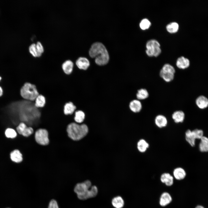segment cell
I'll return each mask as SVG.
<instances>
[{
  "label": "cell",
  "mask_w": 208,
  "mask_h": 208,
  "mask_svg": "<svg viewBox=\"0 0 208 208\" xmlns=\"http://www.w3.org/2000/svg\"><path fill=\"white\" fill-rule=\"evenodd\" d=\"M155 123L156 126L159 128H163L167 125L168 121L167 118L164 115L159 114L155 118Z\"/></svg>",
  "instance_id": "obj_13"
},
{
  "label": "cell",
  "mask_w": 208,
  "mask_h": 208,
  "mask_svg": "<svg viewBox=\"0 0 208 208\" xmlns=\"http://www.w3.org/2000/svg\"><path fill=\"white\" fill-rule=\"evenodd\" d=\"M16 130L18 134L22 136L27 137L34 133L33 128L28 126L24 122H20L16 127Z\"/></svg>",
  "instance_id": "obj_8"
},
{
  "label": "cell",
  "mask_w": 208,
  "mask_h": 208,
  "mask_svg": "<svg viewBox=\"0 0 208 208\" xmlns=\"http://www.w3.org/2000/svg\"><path fill=\"white\" fill-rule=\"evenodd\" d=\"M197 107L201 109H204L208 107V98L203 95L198 96L195 100Z\"/></svg>",
  "instance_id": "obj_9"
},
{
  "label": "cell",
  "mask_w": 208,
  "mask_h": 208,
  "mask_svg": "<svg viewBox=\"0 0 208 208\" xmlns=\"http://www.w3.org/2000/svg\"><path fill=\"white\" fill-rule=\"evenodd\" d=\"M185 117L184 112L181 110H178L174 112L172 117L175 123H179L184 121Z\"/></svg>",
  "instance_id": "obj_17"
},
{
  "label": "cell",
  "mask_w": 208,
  "mask_h": 208,
  "mask_svg": "<svg viewBox=\"0 0 208 208\" xmlns=\"http://www.w3.org/2000/svg\"><path fill=\"white\" fill-rule=\"evenodd\" d=\"M75 65L78 69L85 70L90 66V63L86 57H80L76 60Z\"/></svg>",
  "instance_id": "obj_10"
},
{
  "label": "cell",
  "mask_w": 208,
  "mask_h": 208,
  "mask_svg": "<svg viewBox=\"0 0 208 208\" xmlns=\"http://www.w3.org/2000/svg\"><path fill=\"white\" fill-rule=\"evenodd\" d=\"M172 200V198L170 194L168 192H164L160 196L159 204L161 206L164 207L170 204Z\"/></svg>",
  "instance_id": "obj_11"
},
{
  "label": "cell",
  "mask_w": 208,
  "mask_h": 208,
  "mask_svg": "<svg viewBox=\"0 0 208 208\" xmlns=\"http://www.w3.org/2000/svg\"><path fill=\"white\" fill-rule=\"evenodd\" d=\"M34 137L36 142L39 144L46 146L49 142V133L46 129H39L34 132Z\"/></svg>",
  "instance_id": "obj_7"
},
{
  "label": "cell",
  "mask_w": 208,
  "mask_h": 208,
  "mask_svg": "<svg viewBox=\"0 0 208 208\" xmlns=\"http://www.w3.org/2000/svg\"><path fill=\"white\" fill-rule=\"evenodd\" d=\"M179 28L178 24L176 22H171L166 26V29L169 32L173 33L177 32Z\"/></svg>",
  "instance_id": "obj_28"
},
{
  "label": "cell",
  "mask_w": 208,
  "mask_h": 208,
  "mask_svg": "<svg viewBox=\"0 0 208 208\" xmlns=\"http://www.w3.org/2000/svg\"><path fill=\"white\" fill-rule=\"evenodd\" d=\"M174 179L172 175L167 172L162 173L160 177L161 182L168 186H170L173 185L174 183Z\"/></svg>",
  "instance_id": "obj_14"
},
{
  "label": "cell",
  "mask_w": 208,
  "mask_h": 208,
  "mask_svg": "<svg viewBox=\"0 0 208 208\" xmlns=\"http://www.w3.org/2000/svg\"><path fill=\"white\" fill-rule=\"evenodd\" d=\"M35 105L37 108L44 107L46 103L45 97L42 94H39L36 98L35 101Z\"/></svg>",
  "instance_id": "obj_24"
},
{
  "label": "cell",
  "mask_w": 208,
  "mask_h": 208,
  "mask_svg": "<svg viewBox=\"0 0 208 208\" xmlns=\"http://www.w3.org/2000/svg\"><path fill=\"white\" fill-rule=\"evenodd\" d=\"M90 57L95 58L96 64L100 66L107 64L109 60L108 51L105 46L102 43L96 42L91 45L89 50Z\"/></svg>",
  "instance_id": "obj_1"
},
{
  "label": "cell",
  "mask_w": 208,
  "mask_h": 208,
  "mask_svg": "<svg viewBox=\"0 0 208 208\" xmlns=\"http://www.w3.org/2000/svg\"><path fill=\"white\" fill-rule=\"evenodd\" d=\"M5 134L7 138H14L17 137V133L14 129L8 128L5 131Z\"/></svg>",
  "instance_id": "obj_29"
},
{
  "label": "cell",
  "mask_w": 208,
  "mask_h": 208,
  "mask_svg": "<svg viewBox=\"0 0 208 208\" xmlns=\"http://www.w3.org/2000/svg\"><path fill=\"white\" fill-rule=\"evenodd\" d=\"M130 110L135 113L140 112L142 109V106L140 101L137 99L133 100L130 102L129 104Z\"/></svg>",
  "instance_id": "obj_20"
},
{
  "label": "cell",
  "mask_w": 208,
  "mask_h": 208,
  "mask_svg": "<svg viewBox=\"0 0 208 208\" xmlns=\"http://www.w3.org/2000/svg\"><path fill=\"white\" fill-rule=\"evenodd\" d=\"M175 70L174 67L169 64L164 65L159 72V75L166 82H170L174 79Z\"/></svg>",
  "instance_id": "obj_6"
},
{
  "label": "cell",
  "mask_w": 208,
  "mask_h": 208,
  "mask_svg": "<svg viewBox=\"0 0 208 208\" xmlns=\"http://www.w3.org/2000/svg\"><path fill=\"white\" fill-rule=\"evenodd\" d=\"M112 203L115 208H122L124 205V200L120 196L114 197L112 200Z\"/></svg>",
  "instance_id": "obj_26"
},
{
  "label": "cell",
  "mask_w": 208,
  "mask_h": 208,
  "mask_svg": "<svg viewBox=\"0 0 208 208\" xmlns=\"http://www.w3.org/2000/svg\"><path fill=\"white\" fill-rule=\"evenodd\" d=\"M160 46L159 43L155 39L148 40L146 44V52L147 55L149 57L158 56L161 52Z\"/></svg>",
  "instance_id": "obj_5"
},
{
  "label": "cell",
  "mask_w": 208,
  "mask_h": 208,
  "mask_svg": "<svg viewBox=\"0 0 208 208\" xmlns=\"http://www.w3.org/2000/svg\"><path fill=\"white\" fill-rule=\"evenodd\" d=\"M20 94L24 100L34 101L39 94L36 86L29 82L25 83L21 88Z\"/></svg>",
  "instance_id": "obj_4"
},
{
  "label": "cell",
  "mask_w": 208,
  "mask_h": 208,
  "mask_svg": "<svg viewBox=\"0 0 208 208\" xmlns=\"http://www.w3.org/2000/svg\"><path fill=\"white\" fill-rule=\"evenodd\" d=\"M200 140L199 145L200 151L202 152H208V138L203 136Z\"/></svg>",
  "instance_id": "obj_23"
},
{
  "label": "cell",
  "mask_w": 208,
  "mask_h": 208,
  "mask_svg": "<svg viewBox=\"0 0 208 208\" xmlns=\"http://www.w3.org/2000/svg\"><path fill=\"white\" fill-rule=\"evenodd\" d=\"M3 88L2 86L0 85V97H2L3 96Z\"/></svg>",
  "instance_id": "obj_35"
},
{
  "label": "cell",
  "mask_w": 208,
  "mask_h": 208,
  "mask_svg": "<svg viewBox=\"0 0 208 208\" xmlns=\"http://www.w3.org/2000/svg\"><path fill=\"white\" fill-rule=\"evenodd\" d=\"M2 77H1V76H0V82L2 80Z\"/></svg>",
  "instance_id": "obj_37"
},
{
  "label": "cell",
  "mask_w": 208,
  "mask_h": 208,
  "mask_svg": "<svg viewBox=\"0 0 208 208\" xmlns=\"http://www.w3.org/2000/svg\"><path fill=\"white\" fill-rule=\"evenodd\" d=\"M74 191L78 198L82 200L94 197L98 192L97 187L95 185L92 186L91 183L88 180L77 183L74 187Z\"/></svg>",
  "instance_id": "obj_2"
},
{
  "label": "cell",
  "mask_w": 208,
  "mask_h": 208,
  "mask_svg": "<svg viewBox=\"0 0 208 208\" xmlns=\"http://www.w3.org/2000/svg\"><path fill=\"white\" fill-rule=\"evenodd\" d=\"M29 51L33 57H38V54L36 44L33 43L31 44L29 48Z\"/></svg>",
  "instance_id": "obj_31"
},
{
  "label": "cell",
  "mask_w": 208,
  "mask_h": 208,
  "mask_svg": "<svg viewBox=\"0 0 208 208\" xmlns=\"http://www.w3.org/2000/svg\"><path fill=\"white\" fill-rule=\"evenodd\" d=\"M66 131L70 139L75 141H79L87 135L88 128L85 124H80L74 122L68 125Z\"/></svg>",
  "instance_id": "obj_3"
},
{
  "label": "cell",
  "mask_w": 208,
  "mask_h": 208,
  "mask_svg": "<svg viewBox=\"0 0 208 208\" xmlns=\"http://www.w3.org/2000/svg\"><path fill=\"white\" fill-rule=\"evenodd\" d=\"M192 131L196 139H200L203 136V131L201 129H196Z\"/></svg>",
  "instance_id": "obj_33"
},
{
  "label": "cell",
  "mask_w": 208,
  "mask_h": 208,
  "mask_svg": "<svg viewBox=\"0 0 208 208\" xmlns=\"http://www.w3.org/2000/svg\"><path fill=\"white\" fill-rule=\"evenodd\" d=\"M136 96L138 100H144L148 97L149 93L146 89L141 88L138 90Z\"/></svg>",
  "instance_id": "obj_27"
},
{
  "label": "cell",
  "mask_w": 208,
  "mask_h": 208,
  "mask_svg": "<svg viewBox=\"0 0 208 208\" xmlns=\"http://www.w3.org/2000/svg\"><path fill=\"white\" fill-rule=\"evenodd\" d=\"M10 158L12 161L16 163H21L23 159L22 154L17 149H14L11 153Z\"/></svg>",
  "instance_id": "obj_18"
},
{
  "label": "cell",
  "mask_w": 208,
  "mask_h": 208,
  "mask_svg": "<svg viewBox=\"0 0 208 208\" xmlns=\"http://www.w3.org/2000/svg\"><path fill=\"white\" fill-rule=\"evenodd\" d=\"M195 208H205L202 205H198Z\"/></svg>",
  "instance_id": "obj_36"
},
{
  "label": "cell",
  "mask_w": 208,
  "mask_h": 208,
  "mask_svg": "<svg viewBox=\"0 0 208 208\" xmlns=\"http://www.w3.org/2000/svg\"><path fill=\"white\" fill-rule=\"evenodd\" d=\"M48 208H59L57 202L54 199H52L50 202Z\"/></svg>",
  "instance_id": "obj_34"
},
{
  "label": "cell",
  "mask_w": 208,
  "mask_h": 208,
  "mask_svg": "<svg viewBox=\"0 0 208 208\" xmlns=\"http://www.w3.org/2000/svg\"><path fill=\"white\" fill-rule=\"evenodd\" d=\"M76 106L72 102L66 103L64 107V113L66 115H72L76 110Z\"/></svg>",
  "instance_id": "obj_19"
},
{
  "label": "cell",
  "mask_w": 208,
  "mask_h": 208,
  "mask_svg": "<svg viewBox=\"0 0 208 208\" xmlns=\"http://www.w3.org/2000/svg\"><path fill=\"white\" fill-rule=\"evenodd\" d=\"M173 175L174 178L176 180H181L185 178L186 173L183 168L181 167H177L174 169Z\"/></svg>",
  "instance_id": "obj_16"
},
{
  "label": "cell",
  "mask_w": 208,
  "mask_h": 208,
  "mask_svg": "<svg viewBox=\"0 0 208 208\" xmlns=\"http://www.w3.org/2000/svg\"><path fill=\"white\" fill-rule=\"evenodd\" d=\"M36 48L37 51L38 57H40L44 51V48L41 42L38 41L36 44Z\"/></svg>",
  "instance_id": "obj_32"
},
{
  "label": "cell",
  "mask_w": 208,
  "mask_h": 208,
  "mask_svg": "<svg viewBox=\"0 0 208 208\" xmlns=\"http://www.w3.org/2000/svg\"><path fill=\"white\" fill-rule=\"evenodd\" d=\"M137 147L139 152L141 153H144L149 148V144L144 139H141L137 142Z\"/></svg>",
  "instance_id": "obj_21"
},
{
  "label": "cell",
  "mask_w": 208,
  "mask_h": 208,
  "mask_svg": "<svg viewBox=\"0 0 208 208\" xmlns=\"http://www.w3.org/2000/svg\"><path fill=\"white\" fill-rule=\"evenodd\" d=\"M185 138L186 142L192 147L195 145L196 138L192 131L187 130L185 133Z\"/></svg>",
  "instance_id": "obj_22"
},
{
  "label": "cell",
  "mask_w": 208,
  "mask_h": 208,
  "mask_svg": "<svg viewBox=\"0 0 208 208\" xmlns=\"http://www.w3.org/2000/svg\"><path fill=\"white\" fill-rule=\"evenodd\" d=\"M190 64V62L189 59L183 56L179 57L176 61V65L180 69H186L189 67Z\"/></svg>",
  "instance_id": "obj_15"
},
{
  "label": "cell",
  "mask_w": 208,
  "mask_h": 208,
  "mask_svg": "<svg viewBox=\"0 0 208 208\" xmlns=\"http://www.w3.org/2000/svg\"><path fill=\"white\" fill-rule=\"evenodd\" d=\"M150 21L147 18L143 19L140 23V27L142 30H145L148 28L151 25Z\"/></svg>",
  "instance_id": "obj_30"
},
{
  "label": "cell",
  "mask_w": 208,
  "mask_h": 208,
  "mask_svg": "<svg viewBox=\"0 0 208 208\" xmlns=\"http://www.w3.org/2000/svg\"><path fill=\"white\" fill-rule=\"evenodd\" d=\"M74 120L75 122L77 123L82 122L85 119L84 113L81 110H76L74 113Z\"/></svg>",
  "instance_id": "obj_25"
},
{
  "label": "cell",
  "mask_w": 208,
  "mask_h": 208,
  "mask_svg": "<svg viewBox=\"0 0 208 208\" xmlns=\"http://www.w3.org/2000/svg\"><path fill=\"white\" fill-rule=\"evenodd\" d=\"M74 66L73 62L72 60L68 59L63 62L62 65V68L65 74L69 75L72 73Z\"/></svg>",
  "instance_id": "obj_12"
}]
</instances>
